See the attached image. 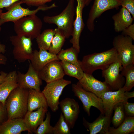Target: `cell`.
Instances as JSON below:
<instances>
[{"label": "cell", "instance_id": "1", "mask_svg": "<svg viewBox=\"0 0 134 134\" xmlns=\"http://www.w3.org/2000/svg\"><path fill=\"white\" fill-rule=\"evenodd\" d=\"M118 59L117 53L113 47L104 52L85 55L80 63L84 73L92 74L97 70L104 69Z\"/></svg>", "mask_w": 134, "mask_h": 134}, {"label": "cell", "instance_id": "2", "mask_svg": "<svg viewBox=\"0 0 134 134\" xmlns=\"http://www.w3.org/2000/svg\"><path fill=\"white\" fill-rule=\"evenodd\" d=\"M28 90L18 86L10 93L5 105L8 119L24 118L28 111Z\"/></svg>", "mask_w": 134, "mask_h": 134}, {"label": "cell", "instance_id": "3", "mask_svg": "<svg viewBox=\"0 0 134 134\" xmlns=\"http://www.w3.org/2000/svg\"><path fill=\"white\" fill-rule=\"evenodd\" d=\"M74 0H69L66 6L59 14L52 16H45L44 21L49 24H54L63 33L66 38L71 36L73 32L75 9Z\"/></svg>", "mask_w": 134, "mask_h": 134}, {"label": "cell", "instance_id": "4", "mask_svg": "<svg viewBox=\"0 0 134 134\" xmlns=\"http://www.w3.org/2000/svg\"><path fill=\"white\" fill-rule=\"evenodd\" d=\"M14 29L17 35L24 36L32 40L41 33L43 23L35 14L24 17L14 22Z\"/></svg>", "mask_w": 134, "mask_h": 134}, {"label": "cell", "instance_id": "5", "mask_svg": "<svg viewBox=\"0 0 134 134\" xmlns=\"http://www.w3.org/2000/svg\"><path fill=\"white\" fill-rule=\"evenodd\" d=\"M133 39L123 34L115 37L113 42V47L116 50L119 59L122 67L134 64V45Z\"/></svg>", "mask_w": 134, "mask_h": 134}, {"label": "cell", "instance_id": "6", "mask_svg": "<svg viewBox=\"0 0 134 134\" xmlns=\"http://www.w3.org/2000/svg\"><path fill=\"white\" fill-rule=\"evenodd\" d=\"M71 83L70 81L63 78L47 83L42 92L46 99L48 106L52 111L55 112L58 109L59 99L62 91Z\"/></svg>", "mask_w": 134, "mask_h": 134}, {"label": "cell", "instance_id": "7", "mask_svg": "<svg viewBox=\"0 0 134 134\" xmlns=\"http://www.w3.org/2000/svg\"><path fill=\"white\" fill-rule=\"evenodd\" d=\"M21 4L19 0L6 8L7 11L2 12L0 17V26L6 22H14L24 17L35 14L39 10L46 11L52 8L51 5L46 6L44 5L38 7L36 9L31 10L28 8L22 7L21 5Z\"/></svg>", "mask_w": 134, "mask_h": 134}, {"label": "cell", "instance_id": "8", "mask_svg": "<svg viewBox=\"0 0 134 134\" xmlns=\"http://www.w3.org/2000/svg\"><path fill=\"white\" fill-rule=\"evenodd\" d=\"M32 40L22 35H16L10 37V40L14 46L13 55L18 62H24L31 59L33 52Z\"/></svg>", "mask_w": 134, "mask_h": 134}, {"label": "cell", "instance_id": "9", "mask_svg": "<svg viewBox=\"0 0 134 134\" xmlns=\"http://www.w3.org/2000/svg\"><path fill=\"white\" fill-rule=\"evenodd\" d=\"M121 0H94L89 12L87 21L88 29L92 32L95 29L94 21L105 11L110 9H118L121 6Z\"/></svg>", "mask_w": 134, "mask_h": 134}, {"label": "cell", "instance_id": "10", "mask_svg": "<svg viewBox=\"0 0 134 134\" xmlns=\"http://www.w3.org/2000/svg\"><path fill=\"white\" fill-rule=\"evenodd\" d=\"M72 90L75 96L82 102L84 109L89 116L90 115L92 106L97 108L101 113L104 114L103 103L100 98L93 93L86 91L77 84H72Z\"/></svg>", "mask_w": 134, "mask_h": 134}, {"label": "cell", "instance_id": "11", "mask_svg": "<svg viewBox=\"0 0 134 134\" xmlns=\"http://www.w3.org/2000/svg\"><path fill=\"white\" fill-rule=\"evenodd\" d=\"M122 66L118 59L102 70L104 81L111 91L118 90L122 88L125 84V78L120 73Z\"/></svg>", "mask_w": 134, "mask_h": 134}, {"label": "cell", "instance_id": "12", "mask_svg": "<svg viewBox=\"0 0 134 134\" xmlns=\"http://www.w3.org/2000/svg\"><path fill=\"white\" fill-rule=\"evenodd\" d=\"M77 4L75 9L76 17L73 24V32L70 42L79 53L80 52V39L81 34L84 29V22L82 13L84 7L88 5L91 1L89 0H76Z\"/></svg>", "mask_w": 134, "mask_h": 134}, {"label": "cell", "instance_id": "13", "mask_svg": "<svg viewBox=\"0 0 134 134\" xmlns=\"http://www.w3.org/2000/svg\"><path fill=\"white\" fill-rule=\"evenodd\" d=\"M28 70L25 74L17 72V81L18 86L27 89H33L41 92L40 87L42 80L38 72L33 68L30 61Z\"/></svg>", "mask_w": 134, "mask_h": 134}, {"label": "cell", "instance_id": "14", "mask_svg": "<svg viewBox=\"0 0 134 134\" xmlns=\"http://www.w3.org/2000/svg\"><path fill=\"white\" fill-rule=\"evenodd\" d=\"M76 84L86 91L94 94L100 98L105 92L111 91L104 81L98 80L91 74L84 73L83 77Z\"/></svg>", "mask_w": 134, "mask_h": 134}, {"label": "cell", "instance_id": "15", "mask_svg": "<svg viewBox=\"0 0 134 134\" xmlns=\"http://www.w3.org/2000/svg\"><path fill=\"white\" fill-rule=\"evenodd\" d=\"M125 91L122 88L116 91H109L104 93L101 96L104 114L111 117L115 105L120 102L128 101Z\"/></svg>", "mask_w": 134, "mask_h": 134}, {"label": "cell", "instance_id": "16", "mask_svg": "<svg viewBox=\"0 0 134 134\" xmlns=\"http://www.w3.org/2000/svg\"><path fill=\"white\" fill-rule=\"evenodd\" d=\"M40 78L46 83L63 78L65 75L59 60L52 61L46 65L38 72Z\"/></svg>", "mask_w": 134, "mask_h": 134}, {"label": "cell", "instance_id": "17", "mask_svg": "<svg viewBox=\"0 0 134 134\" xmlns=\"http://www.w3.org/2000/svg\"><path fill=\"white\" fill-rule=\"evenodd\" d=\"M59 105L70 129L73 127L80 113L79 107L74 99L67 98L60 102Z\"/></svg>", "mask_w": 134, "mask_h": 134}, {"label": "cell", "instance_id": "18", "mask_svg": "<svg viewBox=\"0 0 134 134\" xmlns=\"http://www.w3.org/2000/svg\"><path fill=\"white\" fill-rule=\"evenodd\" d=\"M48 109L41 107L35 111H28L23 118L29 134L35 133L39 126L44 121Z\"/></svg>", "mask_w": 134, "mask_h": 134}, {"label": "cell", "instance_id": "19", "mask_svg": "<svg viewBox=\"0 0 134 134\" xmlns=\"http://www.w3.org/2000/svg\"><path fill=\"white\" fill-rule=\"evenodd\" d=\"M59 60L57 55L40 48L39 51L35 50L33 51L31 58L29 61L34 69L38 72L49 62Z\"/></svg>", "mask_w": 134, "mask_h": 134}, {"label": "cell", "instance_id": "20", "mask_svg": "<svg viewBox=\"0 0 134 134\" xmlns=\"http://www.w3.org/2000/svg\"><path fill=\"white\" fill-rule=\"evenodd\" d=\"M84 125L89 129L90 134H107L110 127L111 117L101 113L94 122L89 123L83 119Z\"/></svg>", "mask_w": 134, "mask_h": 134}, {"label": "cell", "instance_id": "21", "mask_svg": "<svg viewBox=\"0 0 134 134\" xmlns=\"http://www.w3.org/2000/svg\"><path fill=\"white\" fill-rule=\"evenodd\" d=\"M25 131L29 134L22 118L8 119L0 125V134H20Z\"/></svg>", "mask_w": 134, "mask_h": 134}, {"label": "cell", "instance_id": "22", "mask_svg": "<svg viewBox=\"0 0 134 134\" xmlns=\"http://www.w3.org/2000/svg\"><path fill=\"white\" fill-rule=\"evenodd\" d=\"M18 86L17 71L13 70L8 74L5 80L0 84V102L5 105L10 93Z\"/></svg>", "mask_w": 134, "mask_h": 134}, {"label": "cell", "instance_id": "23", "mask_svg": "<svg viewBox=\"0 0 134 134\" xmlns=\"http://www.w3.org/2000/svg\"><path fill=\"white\" fill-rule=\"evenodd\" d=\"M48 107L46 99L42 92L33 89L28 90V111H33L41 107L48 109Z\"/></svg>", "mask_w": 134, "mask_h": 134}, {"label": "cell", "instance_id": "24", "mask_svg": "<svg viewBox=\"0 0 134 134\" xmlns=\"http://www.w3.org/2000/svg\"><path fill=\"white\" fill-rule=\"evenodd\" d=\"M114 29L117 32L122 31L132 24L134 19L129 12L122 7L119 11L112 16Z\"/></svg>", "mask_w": 134, "mask_h": 134}, {"label": "cell", "instance_id": "25", "mask_svg": "<svg viewBox=\"0 0 134 134\" xmlns=\"http://www.w3.org/2000/svg\"><path fill=\"white\" fill-rule=\"evenodd\" d=\"M134 131V117L127 116L117 127L115 128L109 127L107 134H128Z\"/></svg>", "mask_w": 134, "mask_h": 134}, {"label": "cell", "instance_id": "26", "mask_svg": "<svg viewBox=\"0 0 134 134\" xmlns=\"http://www.w3.org/2000/svg\"><path fill=\"white\" fill-rule=\"evenodd\" d=\"M61 61L65 75L74 77L78 80L83 77L84 72L81 67L80 61L76 63Z\"/></svg>", "mask_w": 134, "mask_h": 134}, {"label": "cell", "instance_id": "27", "mask_svg": "<svg viewBox=\"0 0 134 134\" xmlns=\"http://www.w3.org/2000/svg\"><path fill=\"white\" fill-rule=\"evenodd\" d=\"M54 30L55 34L48 51L51 53L57 55L62 50L66 38L60 30L57 28Z\"/></svg>", "mask_w": 134, "mask_h": 134}, {"label": "cell", "instance_id": "28", "mask_svg": "<svg viewBox=\"0 0 134 134\" xmlns=\"http://www.w3.org/2000/svg\"><path fill=\"white\" fill-rule=\"evenodd\" d=\"M120 74L126 78L125 84L122 87L125 91H129L134 86V64L122 66Z\"/></svg>", "mask_w": 134, "mask_h": 134}, {"label": "cell", "instance_id": "29", "mask_svg": "<svg viewBox=\"0 0 134 134\" xmlns=\"http://www.w3.org/2000/svg\"><path fill=\"white\" fill-rule=\"evenodd\" d=\"M54 29H49L44 30L36 38L39 49L48 50L54 36Z\"/></svg>", "mask_w": 134, "mask_h": 134}, {"label": "cell", "instance_id": "30", "mask_svg": "<svg viewBox=\"0 0 134 134\" xmlns=\"http://www.w3.org/2000/svg\"><path fill=\"white\" fill-rule=\"evenodd\" d=\"M78 54L76 49L72 47L65 50L62 49L57 56L61 61L76 63L79 61L78 59Z\"/></svg>", "mask_w": 134, "mask_h": 134}, {"label": "cell", "instance_id": "31", "mask_svg": "<svg viewBox=\"0 0 134 134\" xmlns=\"http://www.w3.org/2000/svg\"><path fill=\"white\" fill-rule=\"evenodd\" d=\"M113 110L114 114L112 123L114 126L116 128L122 123L125 117L123 103L120 102L116 104L114 106Z\"/></svg>", "mask_w": 134, "mask_h": 134}, {"label": "cell", "instance_id": "32", "mask_svg": "<svg viewBox=\"0 0 134 134\" xmlns=\"http://www.w3.org/2000/svg\"><path fill=\"white\" fill-rule=\"evenodd\" d=\"M70 129L63 113H61L58 121L53 127V134H71Z\"/></svg>", "mask_w": 134, "mask_h": 134}, {"label": "cell", "instance_id": "33", "mask_svg": "<svg viewBox=\"0 0 134 134\" xmlns=\"http://www.w3.org/2000/svg\"><path fill=\"white\" fill-rule=\"evenodd\" d=\"M45 121L39 126L35 133L36 134H53V127L50 124L51 115L49 111L46 113Z\"/></svg>", "mask_w": 134, "mask_h": 134}, {"label": "cell", "instance_id": "34", "mask_svg": "<svg viewBox=\"0 0 134 134\" xmlns=\"http://www.w3.org/2000/svg\"><path fill=\"white\" fill-rule=\"evenodd\" d=\"M53 0H21L20 1L21 4L25 3L28 6L39 7L44 5L46 3Z\"/></svg>", "mask_w": 134, "mask_h": 134}, {"label": "cell", "instance_id": "35", "mask_svg": "<svg viewBox=\"0 0 134 134\" xmlns=\"http://www.w3.org/2000/svg\"><path fill=\"white\" fill-rule=\"evenodd\" d=\"M121 5L126 8L134 19V0H121Z\"/></svg>", "mask_w": 134, "mask_h": 134}, {"label": "cell", "instance_id": "36", "mask_svg": "<svg viewBox=\"0 0 134 134\" xmlns=\"http://www.w3.org/2000/svg\"><path fill=\"white\" fill-rule=\"evenodd\" d=\"M125 114L128 116H134V103L127 101L123 103Z\"/></svg>", "mask_w": 134, "mask_h": 134}, {"label": "cell", "instance_id": "37", "mask_svg": "<svg viewBox=\"0 0 134 134\" xmlns=\"http://www.w3.org/2000/svg\"><path fill=\"white\" fill-rule=\"evenodd\" d=\"M8 119V114L5 106L0 102V125Z\"/></svg>", "mask_w": 134, "mask_h": 134}, {"label": "cell", "instance_id": "38", "mask_svg": "<svg viewBox=\"0 0 134 134\" xmlns=\"http://www.w3.org/2000/svg\"><path fill=\"white\" fill-rule=\"evenodd\" d=\"M122 34L129 36L134 40V24H131L122 31Z\"/></svg>", "mask_w": 134, "mask_h": 134}, {"label": "cell", "instance_id": "39", "mask_svg": "<svg viewBox=\"0 0 134 134\" xmlns=\"http://www.w3.org/2000/svg\"><path fill=\"white\" fill-rule=\"evenodd\" d=\"M21 0H0V8L9 7L15 2Z\"/></svg>", "mask_w": 134, "mask_h": 134}, {"label": "cell", "instance_id": "40", "mask_svg": "<svg viewBox=\"0 0 134 134\" xmlns=\"http://www.w3.org/2000/svg\"><path fill=\"white\" fill-rule=\"evenodd\" d=\"M7 59L3 54L0 53V65H5L7 62Z\"/></svg>", "mask_w": 134, "mask_h": 134}, {"label": "cell", "instance_id": "41", "mask_svg": "<svg viewBox=\"0 0 134 134\" xmlns=\"http://www.w3.org/2000/svg\"><path fill=\"white\" fill-rule=\"evenodd\" d=\"M8 73L3 71H1L0 73V84L5 80Z\"/></svg>", "mask_w": 134, "mask_h": 134}, {"label": "cell", "instance_id": "42", "mask_svg": "<svg viewBox=\"0 0 134 134\" xmlns=\"http://www.w3.org/2000/svg\"><path fill=\"white\" fill-rule=\"evenodd\" d=\"M1 30L0 26V32ZM6 46L4 44H1L0 41V53L4 54L6 52Z\"/></svg>", "mask_w": 134, "mask_h": 134}, {"label": "cell", "instance_id": "43", "mask_svg": "<svg viewBox=\"0 0 134 134\" xmlns=\"http://www.w3.org/2000/svg\"><path fill=\"white\" fill-rule=\"evenodd\" d=\"M125 93L126 96L128 99L133 98L134 97V91L131 92L129 91H125Z\"/></svg>", "mask_w": 134, "mask_h": 134}, {"label": "cell", "instance_id": "44", "mask_svg": "<svg viewBox=\"0 0 134 134\" xmlns=\"http://www.w3.org/2000/svg\"><path fill=\"white\" fill-rule=\"evenodd\" d=\"M2 13V10L0 8V17L1 16Z\"/></svg>", "mask_w": 134, "mask_h": 134}, {"label": "cell", "instance_id": "45", "mask_svg": "<svg viewBox=\"0 0 134 134\" xmlns=\"http://www.w3.org/2000/svg\"><path fill=\"white\" fill-rule=\"evenodd\" d=\"M90 0L91 1V0Z\"/></svg>", "mask_w": 134, "mask_h": 134}]
</instances>
